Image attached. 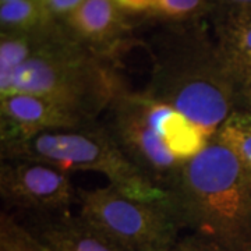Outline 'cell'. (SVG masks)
<instances>
[{"label": "cell", "instance_id": "cell-8", "mask_svg": "<svg viewBox=\"0 0 251 251\" xmlns=\"http://www.w3.org/2000/svg\"><path fill=\"white\" fill-rule=\"evenodd\" d=\"M52 99L32 94H11L0 98V147L31 140L36 135L75 130L94 125Z\"/></svg>", "mask_w": 251, "mask_h": 251}, {"label": "cell", "instance_id": "cell-18", "mask_svg": "<svg viewBox=\"0 0 251 251\" xmlns=\"http://www.w3.org/2000/svg\"><path fill=\"white\" fill-rule=\"evenodd\" d=\"M212 17L230 14H251V0H214Z\"/></svg>", "mask_w": 251, "mask_h": 251}, {"label": "cell", "instance_id": "cell-3", "mask_svg": "<svg viewBox=\"0 0 251 251\" xmlns=\"http://www.w3.org/2000/svg\"><path fill=\"white\" fill-rule=\"evenodd\" d=\"M127 88L115 63L75 41L62 20L44 29L34 54L0 88V98L11 94L45 97L98 122L112 102Z\"/></svg>", "mask_w": 251, "mask_h": 251}, {"label": "cell", "instance_id": "cell-11", "mask_svg": "<svg viewBox=\"0 0 251 251\" xmlns=\"http://www.w3.org/2000/svg\"><path fill=\"white\" fill-rule=\"evenodd\" d=\"M143 95L150 123L180 162L186 163L193 159L211 141L205 133L181 112L155 100L145 91H143Z\"/></svg>", "mask_w": 251, "mask_h": 251}, {"label": "cell", "instance_id": "cell-15", "mask_svg": "<svg viewBox=\"0 0 251 251\" xmlns=\"http://www.w3.org/2000/svg\"><path fill=\"white\" fill-rule=\"evenodd\" d=\"M53 18L39 0H17L0 4L1 32H25L42 27Z\"/></svg>", "mask_w": 251, "mask_h": 251}, {"label": "cell", "instance_id": "cell-9", "mask_svg": "<svg viewBox=\"0 0 251 251\" xmlns=\"http://www.w3.org/2000/svg\"><path fill=\"white\" fill-rule=\"evenodd\" d=\"M62 23L81 45L113 63L131 41L128 14L116 0H85Z\"/></svg>", "mask_w": 251, "mask_h": 251}, {"label": "cell", "instance_id": "cell-21", "mask_svg": "<svg viewBox=\"0 0 251 251\" xmlns=\"http://www.w3.org/2000/svg\"><path fill=\"white\" fill-rule=\"evenodd\" d=\"M151 0H116V3L130 16H138Z\"/></svg>", "mask_w": 251, "mask_h": 251}, {"label": "cell", "instance_id": "cell-7", "mask_svg": "<svg viewBox=\"0 0 251 251\" xmlns=\"http://www.w3.org/2000/svg\"><path fill=\"white\" fill-rule=\"evenodd\" d=\"M0 196L7 205L39 216L69 212L73 202H77V190L67 173L23 159H3Z\"/></svg>", "mask_w": 251, "mask_h": 251}, {"label": "cell", "instance_id": "cell-16", "mask_svg": "<svg viewBox=\"0 0 251 251\" xmlns=\"http://www.w3.org/2000/svg\"><path fill=\"white\" fill-rule=\"evenodd\" d=\"M215 137L227 145L251 172V113L237 109L226 119Z\"/></svg>", "mask_w": 251, "mask_h": 251}, {"label": "cell", "instance_id": "cell-20", "mask_svg": "<svg viewBox=\"0 0 251 251\" xmlns=\"http://www.w3.org/2000/svg\"><path fill=\"white\" fill-rule=\"evenodd\" d=\"M186 242H187L188 251H229L215 244V243L208 242L205 239H201L196 234L186 237Z\"/></svg>", "mask_w": 251, "mask_h": 251}, {"label": "cell", "instance_id": "cell-14", "mask_svg": "<svg viewBox=\"0 0 251 251\" xmlns=\"http://www.w3.org/2000/svg\"><path fill=\"white\" fill-rule=\"evenodd\" d=\"M48 24L32 31H25V32H1V36H0V88L4 87L18 67L24 64L34 54L41 42L44 29Z\"/></svg>", "mask_w": 251, "mask_h": 251}, {"label": "cell", "instance_id": "cell-1", "mask_svg": "<svg viewBox=\"0 0 251 251\" xmlns=\"http://www.w3.org/2000/svg\"><path fill=\"white\" fill-rule=\"evenodd\" d=\"M145 92L181 112L209 140L237 109L240 84L204 21L165 25L152 41Z\"/></svg>", "mask_w": 251, "mask_h": 251}, {"label": "cell", "instance_id": "cell-19", "mask_svg": "<svg viewBox=\"0 0 251 251\" xmlns=\"http://www.w3.org/2000/svg\"><path fill=\"white\" fill-rule=\"evenodd\" d=\"M45 10L56 20H63L77 10L85 0H39Z\"/></svg>", "mask_w": 251, "mask_h": 251}, {"label": "cell", "instance_id": "cell-2", "mask_svg": "<svg viewBox=\"0 0 251 251\" xmlns=\"http://www.w3.org/2000/svg\"><path fill=\"white\" fill-rule=\"evenodd\" d=\"M183 227L229 251H251V172L214 137L169 191Z\"/></svg>", "mask_w": 251, "mask_h": 251}, {"label": "cell", "instance_id": "cell-23", "mask_svg": "<svg viewBox=\"0 0 251 251\" xmlns=\"http://www.w3.org/2000/svg\"><path fill=\"white\" fill-rule=\"evenodd\" d=\"M162 251H188L187 242H186V239H183V240H177V242L175 243L172 247Z\"/></svg>", "mask_w": 251, "mask_h": 251}, {"label": "cell", "instance_id": "cell-4", "mask_svg": "<svg viewBox=\"0 0 251 251\" xmlns=\"http://www.w3.org/2000/svg\"><path fill=\"white\" fill-rule=\"evenodd\" d=\"M1 158L41 162L67 175L97 172L106 176L109 184L126 197L147 202H172L171 193L155 184L128 161L108 128L98 122L1 147Z\"/></svg>", "mask_w": 251, "mask_h": 251}, {"label": "cell", "instance_id": "cell-5", "mask_svg": "<svg viewBox=\"0 0 251 251\" xmlns=\"http://www.w3.org/2000/svg\"><path fill=\"white\" fill-rule=\"evenodd\" d=\"M80 214L127 251H162L177 242L183 229L172 202L128 198L113 186L77 190Z\"/></svg>", "mask_w": 251, "mask_h": 251}, {"label": "cell", "instance_id": "cell-13", "mask_svg": "<svg viewBox=\"0 0 251 251\" xmlns=\"http://www.w3.org/2000/svg\"><path fill=\"white\" fill-rule=\"evenodd\" d=\"M214 10V0H151L138 16L163 25H176L211 20Z\"/></svg>", "mask_w": 251, "mask_h": 251}, {"label": "cell", "instance_id": "cell-12", "mask_svg": "<svg viewBox=\"0 0 251 251\" xmlns=\"http://www.w3.org/2000/svg\"><path fill=\"white\" fill-rule=\"evenodd\" d=\"M218 46L240 88L251 77V14L211 18Z\"/></svg>", "mask_w": 251, "mask_h": 251}, {"label": "cell", "instance_id": "cell-6", "mask_svg": "<svg viewBox=\"0 0 251 251\" xmlns=\"http://www.w3.org/2000/svg\"><path fill=\"white\" fill-rule=\"evenodd\" d=\"M108 112V128L127 159L135 165L155 184L171 191L183 168L163 138L150 123L143 91L123 90Z\"/></svg>", "mask_w": 251, "mask_h": 251}, {"label": "cell", "instance_id": "cell-22", "mask_svg": "<svg viewBox=\"0 0 251 251\" xmlns=\"http://www.w3.org/2000/svg\"><path fill=\"white\" fill-rule=\"evenodd\" d=\"M240 109L251 113V77L243 82L240 88Z\"/></svg>", "mask_w": 251, "mask_h": 251}, {"label": "cell", "instance_id": "cell-24", "mask_svg": "<svg viewBox=\"0 0 251 251\" xmlns=\"http://www.w3.org/2000/svg\"><path fill=\"white\" fill-rule=\"evenodd\" d=\"M0 1H1V4H3V3H10V1H17V0H0Z\"/></svg>", "mask_w": 251, "mask_h": 251}, {"label": "cell", "instance_id": "cell-17", "mask_svg": "<svg viewBox=\"0 0 251 251\" xmlns=\"http://www.w3.org/2000/svg\"><path fill=\"white\" fill-rule=\"evenodd\" d=\"M0 251H53L32 230L3 211L0 214Z\"/></svg>", "mask_w": 251, "mask_h": 251}, {"label": "cell", "instance_id": "cell-10", "mask_svg": "<svg viewBox=\"0 0 251 251\" xmlns=\"http://www.w3.org/2000/svg\"><path fill=\"white\" fill-rule=\"evenodd\" d=\"M32 232L53 251H127L80 214L42 215Z\"/></svg>", "mask_w": 251, "mask_h": 251}]
</instances>
